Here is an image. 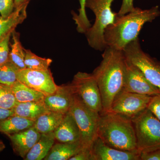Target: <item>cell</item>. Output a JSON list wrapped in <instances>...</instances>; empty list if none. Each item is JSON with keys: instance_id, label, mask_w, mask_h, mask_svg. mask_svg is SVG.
Segmentation results:
<instances>
[{"instance_id": "cell-16", "label": "cell", "mask_w": 160, "mask_h": 160, "mask_svg": "<svg viewBox=\"0 0 160 160\" xmlns=\"http://www.w3.org/2000/svg\"><path fill=\"white\" fill-rule=\"evenodd\" d=\"M81 142L54 144L44 160H69L84 148Z\"/></svg>"}, {"instance_id": "cell-2", "label": "cell", "mask_w": 160, "mask_h": 160, "mask_svg": "<svg viewBox=\"0 0 160 160\" xmlns=\"http://www.w3.org/2000/svg\"><path fill=\"white\" fill-rule=\"evenodd\" d=\"M160 15L159 8L157 6L147 9L135 7L127 14L118 15L114 23L104 32L106 46L123 51L128 44L138 38L146 23L151 22Z\"/></svg>"}, {"instance_id": "cell-21", "label": "cell", "mask_w": 160, "mask_h": 160, "mask_svg": "<svg viewBox=\"0 0 160 160\" xmlns=\"http://www.w3.org/2000/svg\"><path fill=\"white\" fill-rule=\"evenodd\" d=\"M34 122L13 115L0 121V132L8 135L14 134L32 127Z\"/></svg>"}, {"instance_id": "cell-34", "label": "cell", "mask_w": 160, "mask_h": 160, "mask_svg": "<svg viewBox=\"0 0 160 160\" xmlns=\"http://www.w3.org/2000/svg\"><path fill=\"white\" fill-rule=\"evenodd\" d=\"M14 115L13 109H6L0 108V121Z\"/></svg>"}, {"instance_id": "cell-6", "label": "cell", "mask_w": 160, "mask_h": 160, "mask_svg": "<svg viewBox=\"0 0 160 160\" xmlns=\"http://www.w3.org/2000/svg\"><path fill=\"white\" fill-rule=\"evenodd\" d=\"M69 112L74 118L79 129L81 143L84 148L90 149L98 137L100 113L89 108L75 93Z\"/></svg>"}, {"instance_id": "cell-9", "label": "cell", "mask_w": 160, "mask_h": 160, "mask_svg": "<svg viewBox=\"0 0 160 160\" xmlns=\"http://www.w3.org/2000/svg\"><path fill=\"white\" fill-rule=\"evenodd\" d=\"M152 97L121 89L115 97L109 112L131 119L148 108Z\"/></svg>"}, {"instance_id": "cell-37", "label": "cell", "mask_w": 160, "mask_h": 160, "mask_svg": "<svg viewBox=\"0 0 160 160\" xmlns=\"http://www.w3.org/2000/svg\"><path fill=\"white\" fill-rule=\"evenodd\" d=\"M2 18V17L1 16V15H0V19H1Z\"/></svg>"}, {"instance_id": "cell-28", "label": "cell", "mask_w": 160, "mask_h": 160, "mask_svg": "<svg viewBox=\"0 0 160 160\" xmlns=\"http://www.w3.org/2000/svg\"><path fill=\"white\" fill-rule=\"evenodd\" d=\"M11 36L9 34L0 40V66L9 60V41Z\"/></svg>"}, {"instance_id": "cell-17", "label": "cell", "mask_w": 160, "mask_h": 160, "mask_svg": "<svg viewBox=\"0 0 160 160\" xmlns=\"http://www.w3.org/2000/svg\"><path fill=\"white\" fill-rule=\"evenodd\" d=\"M14 115L35 122L41 115L50 111L44 102H18L13 109Z\"/></svg>"}, {"instance_id": "cell-13", "label": "cell", "mask_w": 160, "mask_h": 160, "mask_svg": "<svg viewBox=\"0 0 160 160\" xmlns=\"http://www.w3.org/2000/svg\"><path fill=\"white\" fill-rule=\"evenodd\" d=\"M92 160H140L139 153L114 149L106 145L98 137L91 148Z\"/></svg>"}, {"instance_id": "cell-36", "label": "cell", "mask_w": 160, "mask_h": 160, "mask_svg": "<svg viewBox=\"0 0 160 160\" xmlns=\"http://www.w3.org/2000/svg\"><path fill=\"white\" fill-rule=\"evenodd\" d=\"M5 149H6V146L5 144L2 140H0V154Z\"/></svg>"}, {"instance_id": "cell-20", "label": "cell", "mask_w": 160, "mask_h": 160, "mask_svg": "<svg viewBox=\"0 0 160 160\" xmlns=\"http://www.w3.org/2000/svg\"><path fill=\"white\" fill-rule=\"evenodd\" d=\"M65 114L54 111H48L35 121L33 126L41 133L53 132L62 122Z\"/></svg>"}, {"instance_id": "cell-22", "label": "cell", "mask_w": 160, "mask_h": 160, "mask_svg": "<svg viewBox=\"0 0 160 160\" xmlns=\"http://www.w3.org/2000/svg\"><path fill=\"white\" fill-rule=\"evenodd\" d=\"M11 87L18 102H44L45 96L42 93L31 89L18 80Z\"/></svg>"}, {"instance_id": "cell-23", "label": "cell", "mask_w": 160, "mask_h": 160, "mask_svg": "<svg viewBox=\"0 0 160 160\" xmlns=\"http://www.w3.org/2000/svg\"><path fill=\"white\" fill-rule=\"evenodd\" d=\"M12 42L10 44L9 60L21 70L26 69L25 64V49L20 41V35L15 30L12 33Z\"/></svg>"}, {"instance_id": "cell-3", "label": "cell", "mask_w": 160, "mask_h": 160, "mask_svg": "<svg viewBox=\"0 0 160 160\" xmlns=\"http://www.w3.org/2000/svg\"><path fill=\"white\" fill-rule=\"evenodd\" d=\"M98 136L106 145L122 151L139 153L131 119L110 112L100 114Z\"/></svg>"}, {"instance_id": "cell-25", "label": "cell", "mask_w": 160, "mask_h": 160, "mask_svg": "<svg viewBox=\"0 0 160 160\" xmlns=\"http://www.w3.org/2000/svg\"><path fill=\"white\" fill-rule=\"evenodd\" d=\"M20 70L9 60L0 66V84L12 86L18 81V73Z\"/></svg>"}, {"instance_id": "cell-27", "label": "cell", "mask_w": 160, "mask_h": 160, "mask_svg": "<svg viewBox=\"0 0 160 160\" xmlns=\"http://www.w3.org/2000/svg\"><path fill=\"white\" fill-rule=\"evenodd\" d=\"M18 102L11 86L0 84V108L13 109Z\"/></svg>"}, {"instance_id": "cell-18", "label": "cell", "mask_w": 160, "mask_h": 160, "mask_svg": "<svg viewBox=\"0 0 160 160\" xmlns=\"http://www.w3.org/2000/svg\"><path fill=\"white\" fill-rule=\"evenodd\" d=\"M55 140L53 132L41 133L39 139L30 149L24 160H44L54 145Z\"/></svg>"}, {"instance_id": "cell-24", "label": "cell", "mask_w": 160, "mask_h": 160, "mask_svg": "<svg viewBox=\"0 0 160 160\" xmlns=\"http://www.w3.org/2000/svg\"><path fill=\"white\" fill-rule=\"evenodd\" d=\"M25 51L26 69L34 70H46L49 69L52 60L38 56L29 49H25Z\"/></svg>"}, {"instance_id": "cell-31", "label": "cell", "mask_w": 160, "mask_h": 160, "mask_svg": "<svg viewBox=\"0 0 160 160\" xmlns=\"http://www.w3.org/2000/svg\"><path fill=\"white\" fill-rule=\"evenodd\" d=\"M148 109L160 121V95L152 96Z\"/></svg>"}, {"instance_id": "cell-11", "label": "cell", "mask_w": 160, "mask_h": 160, "mask_svg": "<svg viewBox=\"0 0 160 160\" xmlns=\"http://www.w3.org/2000/svg\"><path fill=\"white\" fill-rule=\"evenodd\" d=\"M17 79L31 89L42 92L45 96L53 93L58 86L55 83L49 69L46 70L21 69L18 72Z\"/></svg>"}, {"instance_id": "cell-29", "label": "cell", "mask_w": 160, "mask_h": 160, "mask_svg": "<svg viewBox=\"0 0 160 160\" xmlns=\"http://www.w3.org/2000/svg\"><path fill=\"white\" fill-rule=\"evenodd\" d=\"M14 10V0H0V15L3 18L8 17Z\"/></svg>"}, {"instance_id": "cell-12", "label": "cell", "mask_w": 160, "mask_h": 160, "mask_svg": "<svg viewBox=\"0 0 160 160\" xmlns=\"http://www.w3.org/2000/svg\"><path fill=\"white\" fill-rule=\"evenodd\" d=\"M74 95L71 84L58 86L53 93L45 96L44 103L50 111L66 114L71 107Z\"/></svg>"}, {"instance_id": "cell-8", "label": "cell", "mask_w": 160, "mask_h": 160, "mask_svg": "<svg viewBox=\"0 0 160 160\" xmlns=\"http://www.w3.org/2000/svg\"><path fill=\"white\" fill-rule=\"evenodd\" d=\"M74 93L90 109L101 114L103 112L102 96L92 73L78 72L70 83Z\"/></svg>"}, {"instance_id": "cell-19", "label": "cell", "mask_w": 160, "mask_h": 160, "mask_svg": "<svg viewBox=\"0 0 160 160\" xmlns=\"http://www.w3.org/2000/svg\"><path fill=\"white\" fill-rule=\"evenodd\" d=\"M27 5L14 9L8 17L0 19V40L12 34L17 26L21 24L27 16Z\"/></svg>"}, {"instance_id": "cell-4", "label": "cell", "mask_w": 160, "mask_h": 160, "mask_svg": "<svg viewBox=\"0 0 160 160\" xmlns=\"http://www.w3.org/2000/svg\"><path fill=\"white\" fill-rule=\"evenodd\" d=\"M115 0H86V7L94 13V24L87 30L86 38L89 46L95 50L102 51L107 47L104 40V32L109 25L114 23L117 13L111 9Z\"/></svg>"}, {"instance_id": "cell-14", "label": "cell", "mask_w": 160, "mask_h": 160, "mask_svg": "<svg viewBox=\"0 0 160 160\" xmlns=\"http://www.w3.org/2000/svg\"><path fill=\"white\" fill-rule=\"evenodd\" d=\"M15 153L23 159L39 139L41 133L34 126L14 134L7 135Z\"/></svg>"}, {"instance_id": "cell-1", "label": "cell", "mask_w": 160, "mask_h": 160, "mask_svg": "<svg viewBox=\"0 0 160 160\" xmlns=\"http://www.w3.org/2000/svg\"><path fill=\"white\" fill-rule=\"evenodd\" d=\"M104 51L102 62L92 73L101 92L102 112L109 111L115 97L122 88L126 61L123 51L109 47Z\"/></svg>"}, {"instance_id": "cell-30", "label": "cell", "mask_w": 160, "mask_h": 160, "mask_svg": "<svg viewBox=\"0 0 160 160\" xmlns=\"http://www.w3.org/2000/svg\"><path fill=\"white\" fill-rule=\"evenodd\" d=\"M140 160H160V148L139 152Z\"/></svg>"}, {"instance_id": "cell-10", "label": "cell", "mask_w": 160, "mask_h": 160, "mask_svg": "<svg viewBox=\"0 0 160 160\" xmlns=\"http://www.w3.org/2000/svg\"><path fill=\"white\" fill-rule=\"evenodd\" d=\"M122 89L129 92L151 96L160 95L159 89L147 80L138 67L126 59Z\"/></svg>"}, {"instance_id": "cell-15", "label": "cell", "mask_w": 160, "mask_h": 160, "mask_svg": "<svg viewBox=\"0 0 160 160\" xmlns=\"http://www.w3.org/2000/svg\"><path fill=\"white\" fill-rule=\"evenodd\" d=\"M53 132L56 140L59 142H81L79 129L69 111L65 114L62 122Z\"/></svg>"}, {"instance_id": "cell-7", "label": "cell", "mask_w": 160, "mask_h": 160, "mask_svg": "<svg viewBox=\"0 0 160 160\" xmlns=\"http://www.w3.org/2000/svg\"><path fill=\"white\" fill-rule=\"evenodd\" d=\"M123 52L126 59L138 67L147 80L160 91V61L143 51L139 38L128 44Z\"/></svg>"}, {"instance_id": "cell-33", "label": "cell", "mask_w": 160, "mask_h": 160, "mask_svg": "<svg viewBox=\"0 0 160 160\" xmlns=\"http://www.w3.org/2000/svg\"><path fill=\"white\" fill-rule=\"evenodd\" d=\"M133 1L134 0H122V6L117 13L118 15H124L133 10L135 8L133 6Z\"/></svg>"}, {"instance_id": "cell-35", "label": "cell", "mask_w": 160, "mask_h": 160, "mask_svg": "<svg viewBox=\"0 0 160 160\" xmlns=\"http://www.w3.org/2000/svg\"><path fill=\"white\" fill-rule=\"evenodd\" d=\"M30 0H14V9H17L23 6H28Z\"/></svg>"}, {"instance_id": "cell-26", "label": "cell", "mask_w": 160, "mask_h": 160, "mask_svg": "<svg viewBox=\"0 0 160 160\" xmlns=\"http://www.w3.org/2000/svg\"><path fill=\"white\" fill-rule=\"evenodd\" d=\"M80 7L78 13L72 12V19L77 26L78 32L85 33L91 26L89 20L87 18L86 11V0H79Z\"/></svg>"}, {"instance_id": "cell-5", "label": "cell", "mask_w": 160, "mask_h": 160, "mask_svg": "<svg viewBox=\"0 0 160 160\" xmlns=\"http://www.w3.org/2000/svg\"><path fill=\"white\" fill-rule=\"evenodd\" d=\"M139 152L160 148V121L148 108L131 118Z\"/></svg>"}, {"instance_id": "cell-32", "label": "cell", "mask_w": 160, "mask_h": 160, "mask_svg": "<svg viewBox=\"0 0 160 160\" xmlns=\"http://www.w3.org/2000/svg\"><path fill=\"white\" fill-rule=\"evenodd\" d=\"M69 160H92L91 150L89 148H84Z\"/></svg>"}]
</instances>
